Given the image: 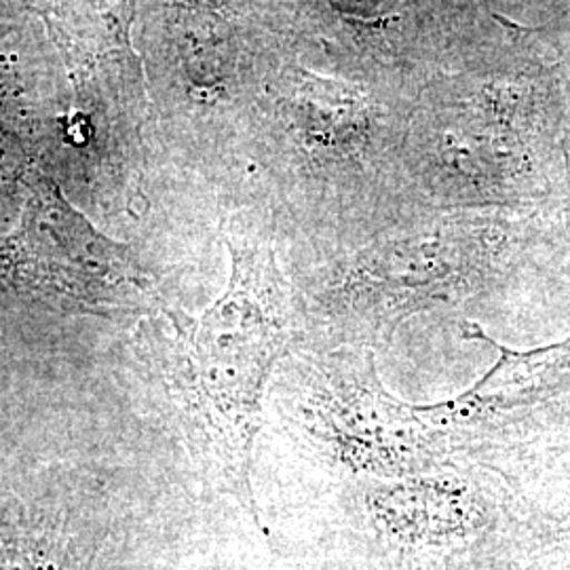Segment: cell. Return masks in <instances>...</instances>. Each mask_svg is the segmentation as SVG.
<instances>
[{"label": "cell", "mask_w": 570, "mask_h": 570, "mask_svg": "<svg viewBox=\"0 0 570 570\" xmlns=\"http://www.w3.org/2000/svg\"><path fill=\"white\" fill-rule=\"evenodd\" d=\"M226 247L230 275L212 306L197 317L165 308L171 336L159 364L207 484L228 494L256 529L265 530L252 459L266 389L296 334V303L268 245L226 239Z\"/></svg>", "instance_id": "6da1fadb"}, {"label": "cell", "mask_w": 570, "mask_h": 570, "mask_svg": "<svg viewBox=\"0 0 570 570\" xmlns=\"http://www.w3.org/2000/svg\"><path fill=\"white\" fill-rule=\"evenodd\" d=\"M284 416L303 452L341 482L395 480L463 463L419 406L391 395L362 346H296L279 362Z\"/></svg>", "instance_id": "7a4b0ae2"}, {"label": "cell", "mask_w": 570, "mask_h": 570, "mask_svg": "<svg viewBox=\"0 0 570 570\" xmlns=\"http://www.w3.org/2000/svg\"><path fill=\"white\" fill-rule=\"evenodd\" d=\"M494 273V247L475 228H444L372 247L296 303L308 346L376 348L407 322L456 311L480 296Z\"/></svg>", "instance_id": "3957f363"}, {"label": "cell", "mask_w": 570, "mask_h": 570, "mask_svg": "<svg viewBox=\"0 0 570 570\" xmlns=\"http://www.w3.org/2000/svg\"><path fill=\"white\" fill-rule=\"evenodd\" d=\"M0 287L61 311L106 317L153 301L131 247L100 233L39 169L23 184L20 223L0 237Z\"/></svg>", "instance_id": "277c9868"}, {"label": "cell", "mask_w": 570, "mask_h": 570, "mask_svg": "<svg viewBox=\"0 0 570 570\" xmlns=\"http://www.w3.org/2000/svg\"><path fill=\"white\" fill-rule=\"evenodd\" d=\"M478 463H456L395 480L345 482L351 503L383 543L402 553H449L473 543L497 494Z\"/></svg>", "instance_id": "5b68a950"}, {"label": "cell", "mask_w": 570, "mask_h": 570, "mask_svg": "<svg viewBox=\"0 0 570 570\" xmlns=\"http://www.w3.org/2000/svg\"><path fill=\"white\" fill-rule=\"evenodd\" d=\"M42 18L85 91L112 108L144 91L142 66L134 51V0H42Z\"/></svg>", "instance_id": "8992f818"}, {"label": "cell", "mask_w": 570, "mask_h": 570, "mask_svg": "<svg viewBox=\"0 0 570 570\" xmlns=\"http://www.w3.org/2000/svg\"><path fill=\"white\" fill-rule=\"evenodd\" d=\"M98 537L61 522L37 520L0 527V570H91Z\"/></svg>", "instance_id": "52a82bcc"}, {"label": "cell", "mask_w": 570, "mask_h": 570, "mask_svg": "<svg viewBox=\"0 0 570 570\" xmlns=\"http://www.w3.org/2000/svg\"><path fill=\"white\" fill-rule=\"evenodd\" d=\"M28 117L16 98V87L0 70V190L23 188L37 169L28 144Z\"/></svg>", "instance_id": "ba28073f"}, {"label": "cell", "mask_w": 570, "mask_h": 570, "mask_svg": "<svg viewBox=\"0 0 570 570\" xmlns=\"http://www.w3.org/2000/svg\"><path fill=\"white\" fill-rule=\"evenodd\" d=\"M330 2L343 16L357 18V20L374 21L391 16L400 0H330Z\"/></svg>", "instance_id": "9c48e42d"}]
</instances>
